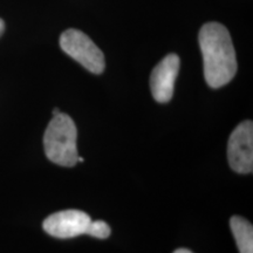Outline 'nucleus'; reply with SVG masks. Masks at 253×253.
I'll return each mask as SVG.
<instances>
[{"mask_svg": "<svg viewBox=\"0 0 253 253\" xmlns=\"http://www.w3.org/2000/svg\"><path fill=\"white\" fill-rule=\"evenodd\" d=\"M198 39L205 81L211 88L225 86L237 73L236 52L229 31L219 23H208L199 31Z\"/></svg>", "mask_w": 253, "mask_h": 253, "instance_id": "obj_1", "label": "nucleus"}, {"mask_svg": "<svg viewBox=\"0 0 253 253\" xmlns=\"http://www.w3.org/2000/svg\"><path fill=\"white\" fill-rule=\"evenodd\" d=\"M78 130L71 116L60 112L53 116L43 136L46 156L50 162L61 167H74L78 163Z\"/></svg>", "mask_w": 253, "mask_h": 253, "instance_id": "obj_2", "label": "nucleus"}, {"mask_svg": "<svg viewBox=\"0 0 253 253\" xmlns=\"http://www.w3.org/2000/svg\"><path fill=\"white\" fill-rule=\"evenodd\" d=\"M60 47L66 54L94 74H101L106 67L104 55L84 32L69 28L60 37Z\"/></svg>", "mask_w": 253, "mask_h": 253, "instance_id": "obj_3", "label": "nucleus"}, {"mask_svg": "<svg viewBox=\"0 0 253 253\" xmlns=\"http://www.w3.org/2000/svg\"><path fill=\"white\" fill-rule=\"evenodd\" d=\"M230 167L238 173H251L253 170V123L244 121L236 126L227 144Z\"/></svg>", "mask_w": 253, "mask_h": 253, "instance_id": "obj_4", "label": "nucleus"}, {"mask_svg": "<svg viewBox=\"0 0 253 253\" xmlns=\"http://www.w3.org/2000/svg\"><path fill=\"white\" fill-rule=\"evenodd\" d=\"M91 218L80 210H65L50 214L42 224L43 230L55 238L68 239L87 235Z\"/></svg>", "mask_w": 253, "mask_h": 253, "instance_id": "obj_5", "label": "nucleus"}, {"mask_svg": "<svg viewBox=\"0 0 253 253\" xmlns=\"http://www.w3.org/2000/svg\"><path fill=\"white\" fill-rule=\"evenodd\" d=\"M179 65L181 60L178 55L169 54L163 58L151 72L150 88L153 97L157 102L167 103L171 100Z\"/></svg>", "mask_w": 253, "mask_h": 253, "instance_id": "obj_6", "label": "nucleus"}, {"mask_svg": "<svg viewBox=\"0 0 253 253\" xmlns=\"http://www.w3.org/2000/svg\"><path fill=\"white\" fill-rule=\"evenodd\" d=\"M231 230L240 253H253V227L248 219L233 216L230 220Z\"/></svg>", "mask_w": 253, "mask_h": 253, "instance_id": "obj_7", "label": "nucleus"}, {"mask_svg": "<svg viewBox=\"0 0 253 253\" xmlns=\"http://www.w3.org/2000/svg\"><path fill=\"white\" fill-rule=\"evenodd\" d=\"M87 235L94 237V238L106 239L110 236V227L103 220H91L89 227H88Z\"/></svg>", "mask_w": 253, "mask_h": 253, "instance_id": "obj_8", "label": "nucleus"}, {"mask_svg": "<svg viewBox=\"0 0 253 253\" xmlns=\"http://www.w3.org/2000/svg\"><path fill=\"white\" fill-rule=\"evenodd\" d=\"M4 31H5V23H4V20H2V19L0 18V37L2 36Z\"/></svg>", "mask_w": 253, "mask_h": 253, "instance_id": "obj_9", "label": "nucleus"}, {"mask_svg": "<svg viewBox=\"0 0 253 253\" xmlns=\"http://www.w3.org/2000/svg\"><path fill=\"white\" fill-rule=\"evenodd\" d=\"M173 253H192V252L189 251V250H186V249H178V250H176Z\"/></svg>", "mask_w": 253, "mask_h": 253, "instance_id": "obj_10", "label": "nucleus"}, {"mask_svg": "<svg viewBox=\"0 0 253 253\" xmlns=\"http://www.w3.org/2000/svg\"><path fill=\"white\" fill-rule=\"evenodd\" d=\"M60 110L58 108H55L54 110H53V115H56V114H59Z\"/></svg>", "mask_w": 253, "mask_h": 253, "instance_id": "obj_11", "label": "nucleus"}, {"mask_svg": "<svg viewBox=\"0 0 253 253\" xmlns=\"http://www.w3.org/2000/svg\"><path fill=\"white\" fill-rule=\"evenodd\" d=\"M84 158H82V157H80V156H78V162H80V163H82V162H84Z\"/></svg>", "mask_w": 253, "mask_h": 253, "instance_id": "obj_12", "label": "nucleus"}]
</instances>
